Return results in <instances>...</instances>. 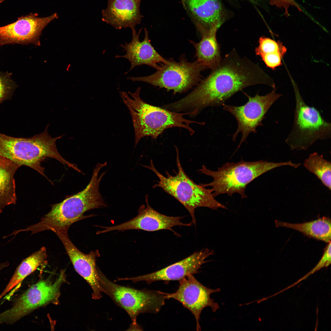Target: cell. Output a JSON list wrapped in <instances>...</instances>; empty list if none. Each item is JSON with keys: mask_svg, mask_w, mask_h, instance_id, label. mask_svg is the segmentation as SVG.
<instances>
[{"mask_svg": "<svg viewBox=\"0 0 331 331\" xmlns=\"http://www.w3.org/2000/svg\"><path fill=\"white\" fill-rule=\"evenodd\" d=\"M258 84L275 87L272 79L259 66L233 49L191 92L173 106L177 112H193L195 115L207 107L223 106L238 91Z\"/></svg>", "mask_w": 331, "mask_h": 331, "instance_id": "1", "label": "cell"}, {"mask_svg": "<svg viewBox=\"0 0 331 331\" xmlns=\"http://www.w3.org/2000/svg\"><path fill=\"white\" fill-rule=\"evenodd\" d=\"M104 166V163L97 165L90 181L84 190L67 196L61 202L51 206L50 211L39 222L43 230L67 232L73 224L86 218L83 215L86 212L107 207L99 188L101 181L106 172L102 173L99 177L98 174Z\"/></svg>", "mask_w": 331, "mask_h": 331, "instance_id": "2", "label": "cell"}, {"mask_svg": "<svg viewBox=\"0 0 331 331\" xmlns=\"http://www.w3.org/2000/svg\"><path fill=\"white\" fill-rule=\"evenodd\" d=\"M140 89L141 88L139 87L134 93L128 92V94L125 92L121 93L122 98L132 117L135 146L141 138L149 136L156 138L168 128L182 127L188 130L192 135L195 132L189 126L190 124H204L203 122L184 118L186 115L192 116V113H177L147 104L141 99Z\"/></svg>", "mask_w": 331, "mask_h": 331, "instance_id": "3", "label": "cell"}, {"mask_svg": "<svg viewBox=\"0 0 331 331\" xmlns=\"http://www.w3.org/2000/svg\"><path fill=\"white\" fill-rule=\"evenodd\" d=\"M284 166L295 168L297 164L291 160L273 162L263 160L246 162L242 159L237 163L227 162L215 171L208 169L203 165L199 170V173L211 177L213 180L207 184H200L204 187L211 186L210 189L214 197L224 194L232 196L238 193L242 198H245L247 197L246 188L250 183L269 170Z\"/></svg>", "mask_w": 331, "mask_h": 331, "instance_id": "4", "label": "cell"}, {"mask_svg": "<svg viewBox=\"0 0 331 331\" xmlns=\"http://www.w3.org/2000/svg\"><path fill=\"white\" fill-rule=\"evenodd\" d=\"M47 125L44 131L30 138H16L0 133V155L38 172L51 183L44 173L41 162L48 158H54L70 167L71 163L64 158L58 151L56 142L62 135L51 137Z\"/></svg>", "mask_w": 331, "mask_h": 331, "instance_id": "5", "label": "cell"}, {"mask_svg": "<svg viewBox=\"0 0 331 331\" xmlns=\"http://www.w3.org/2000/svg\"><path fill=\"white\" fill-rule=\"evenodd\" d=\"M175 148L178 171L175 175H171L167 172H166V176L163 175L155 168L151 160L150 165L144 166L153 171L159 179L154 187L162 188L180 202L189 212L192 218V223L195 225L196 208L203 207L213 210L227 209L226 206L214 198L211 189L197 185L188 177L181 166L178 149L177 147Z\"/></svg>", "mask_w": 331, "mask_h": 331, "instance_id": "6", "label": "cell"}, {"mask_svg": "<svg viewBox=\"0 0 331 331\" xmlns=\"http://www.w3.org/2000/svg\"><path fill=\"white\" fill-rule=\"evenodd\" d=\"M293 124L285 142L291 150H306L316 141L330 138L331 124L315 108L307 105L297 88Z\"/></svg>", "mask_w": 331, "mask_h": 331, "instance_id": "7", "label": "cell"}, {"mask_svg": "<svg viewBox=\"0 0 331 331\" xmlns=\"http://www.w3.org/2000/svg\"><path fill=\"white\" fill-rule=\"evenodd\" d=\"M97 271L103 292L127 312L132 321V324H138L136 319L140 314H157L165 304L166 299L162 292L120 285L108 279L98 268Z\"/></svg>", "mask_w": 331, "mask_h": 331, "instance_id": "8", "label": "cell"}, {"mask_svg": "<svg viewBox=\"0 0 331 331\" xmlns=\"http://www.w3.org/2000/svg\"><path fill=\"white\" fill-rule=\"evenodd\" d=\"M160 66V69L150 75L129 77L127 79L146 82L168 91L172 90L175 94L186 92L197 85L202 80L200 73L205 69L197 60L189 62L184 55L178 62L170 59L166 63L161 64Z\"/></svg>", "mask_w": 331, "mask_h": 331, "instance_id": "9", "label": "cell"}, {"mask_svg": "<svg viewBox=\"0 0 331 331\" xmlns=\"http://www.w3.org/2000/svg\"><path fill=\"white\" fill-rule=\"evenodd\" d=\"M62 270L55 280L41 279L24 293L10 309L0 313V323L13 324L34 310L51 303L57 304L60 289L66 280Z\"/></svg>", "mask_w": 331, "mask_h": 331, "instance_id": "10", "label": "cell"}, {"mask_svg": "<svg viewBox=\"0 0 331 331\" xmlns=\"http://www.w3.org/2000/svg\"><path fill=\"white\" fill-rule=\"evenodd\" d=\"M248 98L247 102L240 106H234L224 104L223 109L231 113L236 119L238 124L236 131L232 135V140L235 141L238 135L241 132L242 138L238 146L245 142L249 134L257 132V128L262 125V121L265 115L273 104L282 95L276 92V89L273 88L269 93L264 96L259 95L257 93L253 97L245 93Z\"/></svg>", "mask_w": 331, "mask_h": 331, "instance_id": "11", "label": "cell"}, {"mask_svg": "<svg viewBox=\"0 0 331 331\" xmlns=\"http://www.w3.org/2000/svg\"><path fill=\"white\" fill-rule=\"evenodd\" d=\"M177 290L173 293L162 292L166 299H173L180 303L193 314L196 322V330L200 331V317L203 310L210 307L213 312L219 308L218 303L211 298V294L220 291L219 288L213 289L203 285L193 274H189L179 280Z\"/></svg>", "mask_w": 331, "mask_h": 331, "instance_id": "12", "label": "cell"}, {"mask_svg": "<svg viewBox=\"0 0 331 331\" xmlns=\"http://www.w3.org/2000/svg\"><path fill=\"white\" fill-rule=\"evenodd\" d=\"M58 17L56 13L44 17H38L37 13H31L19 18L13 23L0 27V45L13 44L39 45L42 31Z\"/></svg>", "mask_w": 331, "mask_h": 331, "instance_id": "13", "label": "cell"}, {"mask_svg": "<svg viewBox=\"0 0 331 331\" xmlns=\"http://www.w3.org/2000/svg\"><path fill=\"white\" fill-rule=\"evenodd\" d=\"M146 206L142 205L138 210L137 215L121 224L111 226L102 227L103 230L98 231L100 234L110 231H124L129 230H141L148 231H154L166 230L177 234L172 229L176 226H191L192 223L182 222L181 217L169 216L163 215L152 208L149 204L148 196H146Z\"/></svg>", "mask_w": 331, "mask_h": 331, "instance_id": "14", "label": "cell"}, {"mask_svg": "<svg viewBox=\"0 0 331 331\" xmlns=\"http://www.w3.org/2000/svg\"><path fill=\"white\" fill-rule=\"evenodd\" d=\"M213 254V250L204 249L156 272L136 277L120 278V280H131L134 283L145 281L148 284L159 281H179L188 275L198 273L201 266L208 261L207 259Z\"/></svg>", "mask_w": 331, "mask_h": 331, "instance_id": "15", "label": "cell"}, {"mask_svg": "<svg viewBox=\"0 0 331 331\" xmlns=\"http://www.w3.org/2000/svg\"><path fill=\"white\" fill-rule=\"evenodd\" d=\"M54 233L63 244L75 271L91 288L92 298L95 300L101 299L103 291L99 281L98 268L96 264L97 257L100 256L98 250L85 254L72 243L69 238L67 232L56 231Z\"/></svg>", "mask_w": 331, "mask_h": 331, "instance_id": "16", "label": "cell"}, {"mask_svg": "<svg viewBox=\"0 0 331 331\" xmlns=\"http://www.w3.org/2000/svg\"><path fill=\"white\" fill-rule=\"evenodd\" d=\"M142 29L137 32L135 29H131L132 31L131 40L129 43L125 42L119 46L122 48L125 54L123 55H117L116 58H124L130 63L131 67L128 72L136 67L143 65L150 66L157 70L161 67L162 63H166L168 59L161 55L154 49L151 45L149 37V32L146 28L144 29V37L141 41L139 40Z\"/></svg>", "mask_w": 331, "mask_h": 331, "instance_id": "17", "label": "cell"}, {"mask_svg": "<svg viewBox=\"0 0 331 331\" xmlns=\"http://www.w3.org/2000/svg\"><path fill=\"white\" fill-rule=\"evenodd\" d=\"M142 0H108L102 10V20L116 29H135L143 17L140 11Z\"/></svg>", "mask_w": 331, "mask_h": 331, "instance_id": "18", "label": "cell"}, {"mask_svg": "<svg viewBox=\"0 0 331 331\" xmlns=\"http://www.w3.org/2000/svg\"><path fill=\"white\" fill-rule=\"evenodd\" d=\"M222 23V21H216L209 28L195 25L201 34V39L198 43L189 40L195 48L196 60L205 69L214 70L219 66L222 60L220 48L216 36Z\"/></svg>", "mask_w": 331, "mask_h": 331, "instance_id": "19", "label": "cell"}, {"mask_svg": "<svg viewBox=\"0 0 331 331\" xmlns=\"http://www.w3.org/2000/svg\"><path fill=\"white\" fill-rule=\"evenodd\" d=\"M183 7L192 21L206 28L222 21V8L218 0H182Z\"/></svg>", "mask_w": 331, "mask_h": 331, "instance_id": "20", "label": "cell"}, {"mask_svg": "<svg viewBox=\"0 0 331 331\" xmlns=\"http://www.w3.org/2000/svg\"><path fill=\"white\" fill-rule=\"evenodd\" d=\"M21 166L8 158L0 155V214L6 206L16 203L14 175Z\"/></svg>", "mask_w": 331, "mask_h": 331, "instance_id": "21", "label": "cell"}, {"mask_svg": "<svg viewBox=\"0 0 331 331\" xmlns=\"http://www.w3.org/2000/svg\"><path fill=\"white\" fill-rule=\"evenodd\" d=\"M276 227H284L298 231L310 238L329 243L331 242V219L323 217L311 221L294 224L275 220Z\"/></svg>", "mask_w": 331, "mask_h": 331, "instance_id": "22", "label": "cell"}, {"mask_svg": "<svg viewBox=\"0 0 331 331\" xmlns=\"http://www.w3.org/2000/svg\"><path fill=\"white\" fill-rule=\"evenodd\" d=\"M48 258L46 249L42 247L23 260L16 269L7 286L0 295V299L27 276L45 262Z\"/></svg>", "mask_w": 331, "mask_h": 331, "instance_id": "23", "label": "cell"}, {"mask_svg": "<svg viewBox=\"0 0 331 331\" xmlns=\"http://www.w3.org/2000/svg\"><path fill=\"white\" fill-rule=\"evenodd\" d=\"M258 43L255 50V54L261 57L268 67L274 70L282 64L281 59L287 49L282 42L262 36L259 38Z\"/></svg>", "mask_w": 331, "mask_h": 331, "instance_id": "24", "label": "cell"}, {"mask_svg": "<svg viewBox=\"0 0 331 331\" xmlns=\"http://www.w3.org/2000/svg\"><path fill=\"white\" fill-rule=\"evenodd\" d=\"M331 164L317 152L310 154L305 161L304 166L314 174L330 190L331 189Z\"/></svg>", "mask_w": 331, "mask_h": 331, "instance_id": "25", "label": "cell"}, {"mask_svg": "<svg viewBox=\"0 0 331 331\" xmlns=\"http://www.w3.org/2000/svg\"><path fill=\"white\" fill-rule=\"evenodd\" d=\"M16 86L11 74L0 71V104L10 97Z\"/></svg>", "mask_w": 331, "mask_h": 331, "instance_id": "26", "label": "cell"}, {"mask_svg": "<svg viewBox=\"0 0 331 331\" xmlns=\"http://www.w3.org/2000/svg\"><path fill=\"white\" fill-rule=\"evenodd\" d=\"M331 242L325 247L323 255L314 268L310 272L313 273L320 268L329 266L331 264Z\"/></svg>", "mask_w": 331, "mask_h": 331, "instance_id": "27", "label": "cell"}, {"mask_svg": "<svg viewBox=\"0 0 331 331\" xmlns=\"http://www.w3.org/2000/svg\"><path fill=\"white\" fill-rule=\"evenodd\" d=\"M128 329H129L127 330H136L135 329H136V330H143L142 328L138 324L136 325H132V324H131L129 328Z\"/></svg>", "mask_w": 331, "mask_h": 331, "instance_id": "28", "label": "cell"}, {"mask_svg": "<svg viewBox=\"0 0 331 331\" xmlns=\"http://www.w3.org/2000/svg\"><path fill=\"white\" fill-rule=\"evenodd\" d=\"M5 268L4 264L2 263H0V272Z\"/></svg>", "mask_w": 331, "mask_h": 331, "instance_id": "29", "label": "cell"}, {"mask_svg": "<svg viewBox=\"0 0 331 331\" xmlns=\"http://www.w3.org/2000/svg\"><path fill=\"white\" fill-rule=\"evenodd\" d=\"M249 0V1H251V2H254L255 3H256V2H258L260 1H261V0Z\"/></svg>", "mask_w": 331, "mask_h": 331, "instance_id": "30", "label": "cell"}, {"mask_svg": "<svg viewBox=\"0 0 331 331\" xmlns=\"http://www.w3.org/2000/svg\"><path fill=\"white\" fill-rule=\"evenodd\" d=\"M4 0H0V3H1L3 2Z\"/></svg>", "mask_w": 331, "mask_h": 331, "instance_id": "31", "label": "cell"}]
</instances>
